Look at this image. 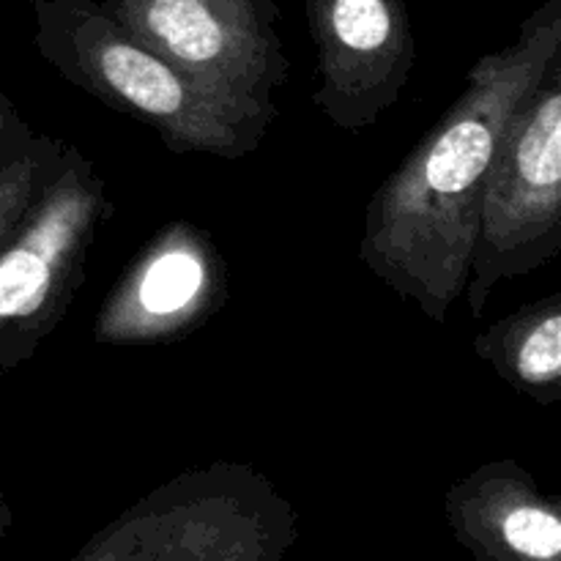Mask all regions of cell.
Wrapping results in <instances>:
<instances>
[{
  "label": "cell",
  "instance_id": "obj_2",
  "mask_svg": "<svg viewBox=\"0 0 561 561\" xmlns=\"http://www.w3.org/2000/svg\"><path fill=\"white\" fill-rule=\"evenodd\" d=\"M33 44L69 85L151 126L173 153L241 159L277 113L197 85L126 31L99 0H33Z\"/></svg>",
  "mask_w": 561,
  "mask_h": 561
},
{
  "label": "cell",
  "instance_id": "obj_8",
  "mask_svg": "<svg viewBox=\"0 0 561 561\" xmlns=\"http://www.w3.org/2000/svg\"><path fill=\"white\" fill-rule=\"evenodd\" d=\"M228 301V272L206 230L173 222L140 250L96 312L102 345H164L201 329Z\"/></svg>",
  "mask_w": 561,
  "mask_h": 561
},
{
  "label": "cell",
  "instance_id": "obj_7",
  "mask_svg": "<svg viewBox=\"0 0 561 561\" xmlns=\"http://www.w3.org/2000/svg\"><path fill=\"white\" fill-rule=\"evenodd\" d=\"M316 49L312 104L343 131L378 124L416 66L409 0H305Z\"/></svg>",
  "mask_w": 561,
  "mask_h": 561
},
{
  "label": "cell",
  "instance_id": "obj_1",
  "mask_svg": "<svg viewBox=\"0 0 561 561\" xmlns=\"http://www.w3.org/2000/svg\"><path fill=\"white\" fill-rule=\"evenodd\" d=\"M561 58V0H546L466 75L436 126L365 208L359 261L433 323L463 296L482 184L510 115Z\"/></svg>",
  "mask_w": 561,
  "mask_h": 561
},
{
  "label": "cell",
  "instance_id": "obj_10",
  "mask_svg": "<svg viewBox=\"0 0 561 561\" xmlns=\"http://www.w3.org/2000/svg\"><path fill=\"white\" fill-rule=\"evenodd\" d=\"M474 354L499 378L531 403L553 409L561 403V294L546 296L474 337Z\"/></svg>",
  "mask_w": 561,
  "mask_h": 561
},
{
  "label": "cell",
  "instance_id": "obj_5",
  "mask_svg": "<svg viewBox=\"0 0 561 561\" xmlns=\"http://www.w3.org/2000/svg\"><path fill=\"white\" fill-rule=\"evenodd\" d=\"M110 214L107 184L69 146L64 168L0 250V373L31 359L64 323Z\"/></svg>",
  "mask_w": 561,
  "mask_h": 561
},
{
  "label": "cell",
  "instance_id": "obj_9",
  "mask_svg": "<svg viewBox=\"0 0 561 561\" xmlns=\"http://www.w3.org/2000/svg\"><path fill=\"white\" fill-rule=\"evenodd\" d=\"M455 542L480 561H557L559 504L515 460H491L469 471L444 496Z\"/></svg>",
  "mask_w": 561,
  "mask_h": 561
},
{
  "label": "cell",
  "instance_id": "obj_6",
  "mask_svg": "<svg viewBox=\"0 0 561 561\" xmlns=\"http://www.w3.org/2000/svg\"><path fill=\"white\" fill-rule=\"evenodd\" d=\"M146 47L197 85L277 113L288 80L279 0H102Z\"/></svg>",
  "mask_w": 561,
  "mask_h": 561
},
{
  "label": "cell",
  "instance_id": "obj_4",
  "mask_svg": "<svg viewBox=\"0 0 561 561\" xmlns=\"http://www.w3.org/2000/svg\"><path fill=\"white\" fill-rule=\"evenodd\" d=\"M561 252V58L510 115L482 184L466 305L485 312L493 290L529 277Z\"/></svg>",
  "mask_w": 561,
  "mask_h": 561
},
{
  "label": "cell",
  "instance_id": "obj_3",
  "mask_svg": "<svg viewBox=\"0 0 561 561\" xmlns=\"http://www.w3.org/2000/svg\"><path fill=\"white\" fill-rule=\"evenodd\" d=\"M296 542L299 515L268 477L211 463L137 499L75 561H279Z\"/></svg>",
  "mask_w": 561,
  "mask_h": 561
},
{
  "label": "cell",
  "instance_id": "obj_11",
  "mask_svg": "<svg viewBox=\"0 0 561 561\" xmlns=\"http://www.w3.org/2000/svg\"><path fill=\"white\" fill-rule=\"evenodd\" d=\"M33 137L36 135L27 129V124H22L16 110L9 104V99L0 96V164L9 162L25 146H31Z\"/></svg>",
  "mask_w": 561,
  "mask_h": 561
}]
</instances>
